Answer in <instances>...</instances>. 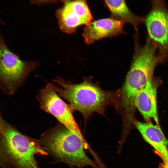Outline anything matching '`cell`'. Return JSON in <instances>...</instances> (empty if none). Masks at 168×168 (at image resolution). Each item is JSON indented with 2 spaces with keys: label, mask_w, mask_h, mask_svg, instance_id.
Listing matches in <instances>:
<instances>
[{
  "label": "cell",
  "mask_w": 168,
  "mask_h": 168,
  "mask_svg": "<svg viewBox=\"0 0 168 168\" xmlns=\"http://www.w3.org/2000/svg\"><path fill=\"white\" fill-rule=\"evenodd\" d=\"M157 50L148 36L143 46L139 44L138 36H135V52L122 91V104L127 112L134 111L136 95L154 77L156 66L165 61Z\"/></svg>",
  "instance_id": "cell-1"
},
{
  "label": "cell",
  "mask_w": 168,
  "mask_h": 168,
  "mask_svg": "<svg viewBox=\"0 0 168 168\" xmlns=\"http://www.w3.org/2000/svg\"><path fill=\"white\" fill-rule=\"evenodd\" d=\"M47 155L39 141L22 134L2 119L0 121V166L39 168L36 154Z\"/></svg>",
  "instance_id": "cell-2"
},
{
  "label": "cell",
  "mask_w": 168,
  "mask_h": 168,
  "mask_svg": "<svg viewBox=\"0 0 168 168\" xmlns=\"http://www.w3.org/2000/svg\"><path fill=\"white\" fill-rule=\"evenodd\" d=\"M44 150L57 160L79 168L90 166L99 168L86 154L89 146L83 136L63 125H58L44 133L39 141Z\"/></svg>",
  "instance_id": "cell-3"
},
{
  "label": "cell",
  "mask_w": 168,
  "mask_h": 168,
  "mask_svg": "<svg viewBox=\"0 0 168 168\" xmlns=\"http://www.w3.org/2000/svg\"><path fill=\"white\" fill-rule=\"evenodd\" d=\"M54 82L61 87L51 84L53 88L69 103L72 112L78 111L85 118L93 112L102 113L108 103L109 94L88 81L74 84L58 77Z\"/></svg>",
  "instance_id": "cell-4"
},
{
  "label": "cell",
  "mask_w": 168,
  "mask_h": 168,
  "mask_svg": "<svg viewBox=\"0 0 168 168\" xmlns=\"http://www.w3.org/2000/svg\"><path fill=\"white\" fill-rule=\"evenodd\" d=\"M37 64L21 60L9 49L0 34V87L3 91L13 93Z\"/></svg>",
  "instance_id": "cell-5"
},
{
  "label": "cell",
  "mask_w": 168,
  "mask_h": 168,
  "mask_svg": "<svg viewBox=\"0 0 168 168\" xmlns=\"http://www.w3.org/2000/svg\"><path fill=\"white\" fill-rule=\"evenodd\" d=\"M152 7L144 17L147 36L157 47L158 53L168 60V9L165 0H151Z\"/></svg>",
  "instance_id": "cell-6"
},
{
  "label": "cell",
  "mask_w": 168,
  "mask_h": 168,
  "mask_svg": "<svg viewBox=\"0 0 168 168\" xmlns=\"http://www.w3.org/2000/svg\"><path fill=\"white\" fill-rule=\"evenodd\" d=\"M63 6L56 12L60 29L64 32H75L79 26L86 25L93 17L86 0H62Z\"/></svg>",
  "instance_id": "cell-7"
},
{
  "label": "cell",
  "mask_w": 168,
  "mask_h": 168,
  "mask_svg": "<svg viewBox=\"0 0 168 168\" xmlns=\"http://www.w3.org/2000/svg\"><path fill=\"white\" fill-rule=\"evenodd\" d=\"M37 98L41 108L54 116L64 126L74 133L83 136L72 114L69 105L58 96L51 84L40 91Z\"/></svg>",
  "instance_id": "cell-8"
},
{
  "label": "cell",
  "mask_w": 168,
  "mask_h": 168,
  "mask_svg": "<svg viewBox=\"0 0 168 168\" xmlns=\"http://www.w3.org/2000/svg\"><path fill=\"white\" fill-rule=\"evenodd\" d=\"M124 23L112 17L92 21L86 25L82 35L85 42L90 44L103 38L123 33Z\"/></svg>",
  "instance_id": "cell-9"
},
{
  "label": "cell",
  "mask_w": 168,
  "mask_h": 168,
  "mask_svg": "<svg viewBox=\"0 0 168 168\" xmlns=\"http://www.w3.org/2000/svg\"><path fill=\"white\" fill-rule=\"evenodd\" d=\"M161 81L153 77L147 83L146 86L136 95L135 106L143 116L146 122L152 118L159 125L158 117L156 94L157 89Z\"/></svg>",
  "instance_id": "cell-10"
},
{
  "label": "cell",
  "mask_w": 168,
  "mask_h": 168,
  "mask_svg": "<svg viewBox=\"0 0 168 168\" xmlns=\"http://www.w3.org/2000/svg\"><path fill=\"white\" fill-rule=\"evenodd\" d=\"M134 124L145 140L155 148L156 153L161 158L168 156V141L159 125L154 124L151 121H135Z\"/></svg>",
  "instance_id": "cell-11"
},
{
  "label": "cell",
  "mask_w": 168,
  "mask_h": 168,
  "mask_svg": "<svg viewBox=\"0 0 168 168\" xmlns=\"http://www.w3.org/2000/svg\"><path fill=\"white\" fill-rule=\"evenodd\" d=\"M111 15L116 19L132 24L137 31L138 26L144 22V17L133 13L128 8L125 0H103Z\"/></svg>",
  "instance_id": "cell-12"
},
{
  "label": "cell",
  "mask_w": 168,
  "mask_h": 168,
  "mask_svg": "<svg viewBox=\"0 0 168 168\" xmlns=\"http://www.w3.org/2000/svg\"><path fill=\"white\" fill-rule=\"evenodd\" d=\"M163 162L161 164L160 168H168V156L162 158Z\"/></svg>",
  "instance_id": "cell-13"
},
{
  "label": "cell",
  "mask_w": 168,
  "mask_h": 168,
  "mask_svg": "<svg viewBox=\"0 0 168 168\" xmlns=\"http://www.w3.org/2000/svg\"><path fill=\"white\" fill-rule=\"evenodd\" d=\"M57 0H33L32 2L33 3L39 4L47 2H51L56 1Z\"/></svg>",
  "instance_id": "cell-14"
},
{
  "label": "cell",
  "mask_w": 168,
  "mask_h": 168,
  "mask_svg": "<svg viewBox=\"0 0 168 168\" xmlns=\"http://www.w3.org/2000/svg\"><path fill=\"white\" fill-rule=\"evenodd\" d=\"M2 118L1 115H0V120L2 119Z\"/></svg>",
  "instance_id": "cell-15"
},
{
  "label": "cell",
  "mask_w": 168,
  "mask_h": 168,
  "mask_svg": "<svg viewBox=\"0 0 168 168\" xmlns=\"http://www.w3.org/2000/svg\"><path fill=\"white\" fill-rule=\"evenodd\" d=\"M0 23H1V22H1L0 21Z\"/></svg>",
  "instance_id": "cell-16"
}]
</instances>
